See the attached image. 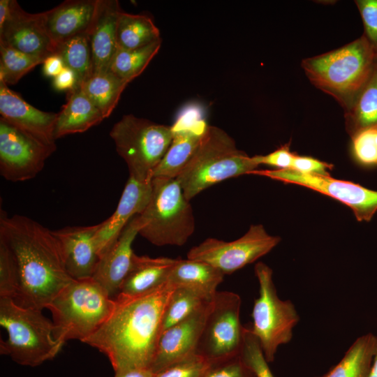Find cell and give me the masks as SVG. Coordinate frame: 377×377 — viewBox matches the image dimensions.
Instances as JSON below:
<instances>
[{
  "label": "cell",
  "instance_id": "e575fe53",
  "mask_svg": "<svg viewBox=\"0 0 377 377\" xmlns=\"http://www.w3.org/2000/svg\"><path fill=\"white\" fill-rule=\"evenodd\" d=\"M20 286L15 260L8 246L0 240V297L13 300Z\"/></svg>",
  "mask_w": 377,
  "mask_h": 377
},
{
  "label": "cell",
  "instance_id": "7a4b0ae2",
  "mask_svg": "<svg viewBox=\"0 0 377 377\" xmlns=\"http://www.w3.org/2000/svg\"><path fill=\"white\" fill-rule=\"evenodd\" d=\"M0 240L17 263L20 286L13 300L18 305L43 310L73 279L66 269L52 230L32 219L0 211Z\"/></svg>",
  "mask_w": 377,
  "mask_h": 377
},
{
  "label": "cell",
  "instance_id": "2e32d148",
  "mask_svg": "<svg viewBox=\"0 0 377 377\" xmlns=\"http://www.w3.org/2000/svg\"><path fill=\"white\" fill-rule=\"evenodd\" d=\"M1 118L43 145L57 149L54 128L57 113L40 110L0 82Z\"/></svg>",
  "mask_w": 377,
  "mask_h": 377
},
{
  "label": "cell",
  "instance_id": "ac0fdd59",
  "mask_svg": "<svg viewBox=\"0 0 377 377\" xmlns=\"http://www.w3.org/2000/svg\"><path fill=\"white\" fill-rule=\"evenodd\" d=\"M100 226L101 223L52 230L59 242L67 272L72 279L92 277L99 260L94 237Z\"/></svg>",
  "mask_w": 377,
  "mask_h": 377
},
{
  "label": "cell",
  "instance_id": "484cf974",
  "mask_svg": "<svg viewBox=\"0 0 377 377\" xmlns=\"http://www.w3.org/2000/svg\"><path fill=\"white\" fill-rule=\"evenodd\" d=\"M376 353L377 336L363 334L353 343L336 366L318 377H369Z\"/></svg>",
  "mask_w": 377,
  "mask_h": 377
},
{
  "label": "cell",
  "instance_id": "9c48e42d",
  "mask_svg": "<svg viewBox=\"0 0 377 377\" xmlns=\"http://www.w3.org/2000/svg\"><path fill=\"white\" fill-rule=\"evenodd\" d=\"M254 269L259 283V296L254 301L251 330L269 363L274 362L278 348L290 341L300 316L290 300L279 297L272 269L262 262L256 263Z\"/></svg>",
  "mask_w": 377,
  "mask_h": 377
},
{
  "label": "cell",
  "instance_id": "f546056e",
  "mask_svg": "<svg viewBox=\"0 0 377 377\" xmlns=\"http://www.w3.org/2000/svg\"><path fill=\"white\" fill-rule=\"evenodd\" d=\"M55 54L62 59L64 66L71 69L77 78L79 87L93 74L91 45L88 34L73 36L57 45Z\"/></svg>",
  "mask_w": 377,
  "mask_h": 377
},
{
  "label": "cell",
  "instance_id": "5b68a950",
  "mask_svg": "<svg viewBox=\"0 0 377 377\" xmlns=\"http://www.w3.org/2000/svg\"><path fill=\"white\" fill-rule=\"evenodd\" d=\"M114 299L92 277L73 279L49 303L55 339L82 342L94 333L112 313Z\"/></svg>",
  "mask_w": 377,
  "mask_h": 377
},
{
  "label": "cell",
  "instance_id": "8d00e7d4",
  "mask_svg": "<svg viewBox=\"0 0 377 377\" xmlns=\"http://www.w3.org/2000/svg\"><path fill=\"white\" fill-rule=\"evenodd\" d=\"M352 140L357 161L364 165L377 166V128L363 131Z\"/></svg>",
  "mask_w": 377,
  "mask_h": 377
},
{
  "label": "cell",
  "instance_id": "bcb514c9",
  "mask_svg": "<svg viewBox=\"0 0 377 377\" xmlns=\"http://www.w3.org/2000/svg\"><path fill=\"white\" fill-rule=\"evenodd\" d=\"M10 0L0 1V26H1L9 13Z\"/></svg>",
  "mask_w": 377,
  "mask_h": 377
},
{
  "label": "cell",
  "instance_id": "836d02e7",
  "mask_svg": "<svg viewBox=\"0 0 377 377\" xmlns=\"http://www.w3.org/2000/svg\"><path fill=\"white\" fill-rule=\"evenodd\" d=\"M239 356L256 377H274L260 342L251 327H245Z\"/></svg>",
  "mask_w": 377,
  "mask_h": 377
},
{
  "label": "cell",
  "instance_id": "d4e9b609",
  "mask_svg": "<svg viewBox=\"0 0 377 377\" xmlns=\"http://www.w3.org/2000/svg\"><path fill=\"white\" fill-rule=\"evenodd\" d=\"M224 274L207 263L196 260L178 259L168 279L175 287L186 286L196 289L212 300Z\"/></svg>",
  "mask_w": 377,
  "mask_h": 377
},
{
  "label": "cell",
  "instance_id": "d590c367",
  "mask_svg": "<svg viewBox=\"0 0 377 377\" xmlns=\"http://www.w3.org/2000/svg\"><path fill=\"white\" fill-rule=\"evenodd\" d=\"M212 363L195 353L154 374V377H202Z\"/></svg>",
  "mask_w": 377,
  "mask_h": 377
},
{
  "label": "cell",
  "instance_id": "ee69618b",
  "mask_svg": "<svg viewBox=\"0 0 377 377\" xmlns=\"http://www.w3.org/2000/svg\"><path fill=\"white\" fill-rule=\"evenodd\" d=\"M43 64V74L47 77H52L53 78L65 68L62 59L56 54L47 57Z\"/></svg>",
  "mask_w": 377,
  "mask_h": 377
},
{
  "label": "cell",
  "instance_id": "74e56055",
  "mask_svg": "<svg viewBox=\"0 0 377 377\" xmlns=\"http://www.w3.org/2000/svg\"><path fill=\"white\" fill-rule=\"evenodd\" d=\"M202 377H256L239 355L212 363Z\"/></svg>",
  "mask_w": 377,
  "mask_h": 377
},
{
  "label": "cell",
  "instance_id": "44dd1931",
  "mask_svg": "<svg viewBox=\"0 0 377 377\" xmlns=\"http://www.w3.org/2000/svg\"><path fill=\"white\" fill-rule=\"evenodd\" d=\"M121 9L117 0H99L89 33L93 73L107 72L117 49V26Z\"/></svg>",
  "mask_w": 377,
  "mask_h": 377
},
{
  "label": "cell",
  "instance_id": "d6986e66",
  "mask_svg": "<svg viewBox=\"0 0 377 377\" xmlns=\"http://www.w3.org/2000/svg\"><path fill=\"white\" fill-rule=\"evenodd\" d=\"M138 234L139 221L136 215L124 228L114 245L100 257L92 276L112 299L119 295L131 269L135 254L132 244Z\"/></svg>",
  "mask_w": 377,
  "mask_h": 377
},
{
  "label": "cell",
  "instance_id": "52a82bcc",
  "mask_svg": "<svg viewBox=\"0 0 377 377\" xmlns=\"http://www.w3.org/2000/svg\"><path fill=\"white\" fill-rule=\"evenodd\" d=\"M138 216L139 235L158 246H183L195 230L192 207L176 178L154 177L149 200Z\"/></svg>",
  "mask_w": 377,
  "mask_h": 377
},
{
  "label": "cell",
  "instance_id": "1f68e13d",
  "mask_svg": "<svg viewBox=\"0 0 377 377\" xmlns=\"http://www.w3.org/2000/svg\"><path fill=\"white\" fill-rule=\"evenodd\" d=\"M212 300L196 289L186 286L175 287L165 309L162 333Z\"/></svg>",
  "mask_w": 377,
  "mask_h": 377
},
{
  "label": "cell",
  "instance_id": "7c38bea8",
  "mask_svg": "<svg viewBox=\"0 0 377 377\" xmlns=\"http://www.w3.org/2000/svg\"><path fill=\"white\" fill-rule=\"evenodd\" d=\"M258 175L284 183L295 184L332 197L352 209L358 221H369L377 212V191L330 175L306 174L290 169L254 170Z\"/></svg>",
  "mask_w": 377,
  "mask_h": 377
},
{
  "label": "cell",
  "instance_id": "f1b7e54d",
  "mask_svg": "<svg viewBox=\"0 0 377 377\" xmlns=\"http://www.w3.org/2000/svg\"><path fill=\"white\" fill-rule=\"evenodd\" d=\"M128 82L110 71L93 73L79 87L108 118L115 108Z\"/></svg>",
  "mask_w": 377,
  "mask_h": 377
},
{
  "label": "cell",
  "instance_id": "4fadbf2b",
  "mask_svg": "<svg viewBox=\"0 0 377 377\" xmlns=\"http://www.w3.org/2000/svg\"><path fill=\"white\" fill-rule=\"evenodd\" d=\"M54 151L0 118V174L5 179L34 178Z\"/></svg>",
  "mask_w": 377,
  "mask_h": 377
},
{
  "label": "cell",
  "instance_id": "9a60e30c",
  "mask_svg": "<svg viewBox=\"0 0 377 377\" xmlns=\"http://www.w3.org/2000/svg\"><path fill=\"white\" fill-rule=\"evenodd\" d=\"M212 304L213 300L207 302L186 318L161 334L150 367L154 374L196 353Z\"/></svg>",
  "mask_w": 377,
  "mask_h": 377
},
{
  "label": "cell",
  "instance_id": "603a6c76",
  "mask_svg": "<svg viewBox=\"0 0 377 377\" xmlns=\"http://www.w3.org/2000/svg\"><path fill=\"white\" fill-rule=\"evenodd\" d=\"M105 119L101 112L80 87L68 91L66 103L57 113L55 140L83 133Z\"/></svg>",
  "mask_w": 377,
  "mask_h": 377
},
{
  "label": "cell",
  "instance_id": "f35d334b",
  "mask_svg": "<svg viewBox=\"0 0 377 377\" xmlns=\"http://www.w3.org/2000/svg\"><path fill=\"white\" fill-rule=\"evenodd\" d=\"M364 28V35L377 52V0H357Z\"/></svg>",
  "mask_w": 377,
  "mask_h": 377
},
{
  "label": "cell",
  "instance_id": "8992f818",
  "mask_svg": "<svg viewBox=\"0 0 377 377\" xmlns=\"http://www.w3.org/2000/svg\"><path fill=\"white\" fill-rule=\"evenodd\" d=\"M42 311L0 297V325L8 334L0 341L1 355L21 365L36 367L59 353L64 344L55 339L52 320Z\"/></svg>",
  "mask_w": 377,
  "mask_h": 377
},
{
  "label": "cell",
  "instance_id": "30bf717a",
  "mask_svg": "<svg viewBox=\"0 0 377 377\" xmlns=\"http://www.w3.org/2000/svg\"><path fill=\"white\" fill-rule=\"evenodd\" d=\"M241 298L230 291L216 293L196 353L212 364L239 355L245 327L240 322Z\"/></svg>",
  "mask_w": 377,
  "mask_h": 377
},
{
  "label": "cell",
  "instance_id": "8fae6325",
  "mask_svg": "<svg viewBox=\"0 0 377 377\" xmlns=\"http://www.w3.org/2000/svg\"><path fill=\"white\" fill-rule=\"evenodd\" d=\"M280 240L269 235L263 226L252 225L242 237L232 242L206 239L189 250L187 258L207 263L224 275L230 274L269 253Z\"/></svg>",
  "mask_w": 377,
  "mask_h": 377
},
{
  "label": "cell",
  "instance_id": "277c9868",
  "mask_svg": "<svg viewBox=\"0 0 377 377\" xmlns=\"http://www.w3.org/2000/svg\"><path fill=\"white\" fill-rule=\"evenodd\" d=\"M258 165L223 129L208 126L190 160L176 179L190 201L202 191L229 178L249 175Z\"/></svg>",
  "mask_w": 377,
  "mask_h": 377
},
{
  "label": "cell",
  "instance_id": "cb8c5ba5",
  "mask_svg": "<svg viewBox=\"0 0 377 377\" xmlns=\"http://www.w3.org/2000/svg\"><path fill=\"white\" fill-rule=\"evenodd\" d=\"M209 125L205 120L186 129L173 132L172 142L154 171V177L176 178L191 158Z\"/></svg>",
  "mask_w": 377,
  "mask_h": 377
},
{
  "label": "cell",
  "instance_id": "ffe728a7",
  "mask_svg": "<svg viewBox=\"0 0 377 377\" xmlns=\"http://www.w3.org/2000/svg\"><path fill=\"white\" fill-rule=\"evenodd\" d=\"M98 3L99 0H67L42 13L47 31L56 49L58 45L73 36L89 34Z\"/></svg>",
  "mask_w": 377,
  "mask_h": 377
},
{
  "label": "cell",
  "instance_id": "ba28073f",
  "mask_svg": "<svg viewBox=\"0 0 377 377\" xmlns=\"http://www.w3.org/2000/svg\"><path fill=\"white\" fill-rule=\"evenodd\" d=\"M118 154L124 160L129 177L140 182L152 180L153 173L168 151L174 133L170 126L133 114H125L110 131Z\"/></svg>",
  "mask_w": 377,
  "mask_h": 377
},
{
  "label": "cell",
  "instance_id": "d6a6232c",
  "mask_svg": "<svg viewBox=\"0 0 377 377\" xmlns=\"http://www.w3.org/2000/svg\"><path fill=\"white\" fill-rule=\"evenodd\" d=\"M44 60L0 41V82L7 85L14 84L35 66L43 64Z\"/></svg>",
  "mask_w": 377,
  "mask_h": 377
},
{
  "label": "cell",
  "instance_id": "60d3db41",
  "mask_svg": "<svg viewBox=\"0 0 377 377\" xmlns=\"http://www.w3.org/2000/svg\"><path fill=\"white\" fill-rule=\"evenodd\" d=\"M332 164L309 156H302L295 154L290 170L306 174L330 175L327 170Z\"/></svg>",
  "mask_w": 377,
  "mask_h": 377
},
{
  "label": "cell",
  "instance_id": "7dc6e473",
  "mask_svg": "<svg viewBox=\"0 0 377 377\" xmlns=\"http://www.w3.org/2000/svg\"><path fill=\"white\" fill-rule=\"evenodd\" d=\"M369 377H377V353L374 357Z\"/></svg>",
  "mask_w": 377,
  "mask_h": 377
},
{
  "label": "cell",
  "instance_id": "ab89813d",
  "mask_svg": "<svg viewBox=\"0 0 377 377\" xmlns=\"http://www.w3.org/2000/svg\"><path fill=\"white\" fill-rule=\"evenodd\" d=\"M294 155L290 150V144L287 143L267 155L252 156V159L258 165L265 164L279 169H290Z\"/></svg>",
  "mask_w": 377,
  "mask_h": 377
},
{
  "label": "cell",
  "instance_id": "5bb4252c",
  "mask_svg": "<svg viewBox=\"0 0 377 377\" xmlns=\"http://www.w3.org/2000/svg\"><path fill=\"white\" fill-rule=\"evenodd\" d=\"M0 41L44 59L56 51L47 31L43 13H29L15 0H10L8 15L0 26Z\"/></svg>",
  "mask_w": 377,
  "mask_h": 377
},
{
  "label": "cell",
  "instance_id": "b9f144b4",
  "mask_svg": "<svg viewBox=\"0 0 377 377\" xmlns=\"http://www.w3.org/2000/svg\"><path fill=\"white\" fill-rule=\"evenodd\" d=\"M205 120L202 108L196 103L186 105L180 111L172 127V132L193 127Z\"/></svg>",
  "mask_w": 377,
  "mask_h": 377
},
{
  "label": "cell",
  "instance_id": "f6af8a7d",
  "mask_svg": "<svg viewBox=\"0 0 377 377\" xmlns=\"http://www.w3.org/2000/svg\"><path fill=\"white\" fill-rule=\"evenodd\" d=\"M114 377H154L149 369H132L115 373Z\"/></svg>",
  "mask_w": 377,
  "mask_h": 377
},
{
  "label": "cell",
  "instance_id": "4316f807",
  "mask_svg": "<svg viewBox=\"0 0 377 377\" xmlns=\"http://www.w3.org/2000/svg\"><path fill=\"white\" fill-rule=\"evenodd\" d=\"M345 119L352 138L363 131L377 128V60L367 84L346 111Z\"/></svg>",
  "mask_w": 377,
  "mask_h": 377
},
{
  "label": "cell",
  "instance_id": "4dcf8cb0",
  "mask_svg": "<svg viewBox=\"0 0 377 377\" xmlns=\"http://www.w3.org/2000/svg\"><path fill=\"white\" fill-rule=\"evenodd\" d=\"M161 45V40H159L138 49L117 48L109 71L129 83L144 71Z\"/></svg>",
  "mask_w": 377,
  "mask_h": 377
},
{
  "label": "cell",
  "instance_id": "6da1fadb",
  "mask_svg": "<svg viewBox=\"0 0 377 377\" xmlns=\"http://www.w3.org/2000/svg\"><path fill=\"white\" fill-rule=\"evenodd\" d=\"M175 288L167 281L138 295L119 294L109 317L82 342L105 354L114 373L150 369L162 334L165 309Z\"/></svg>",
  "mask_w": 377,
  "mask_h": 377
},
{
  "label": "cell",
  "instance_id": "7402d4cb",
  "mask_svg": "<svg viewBox=\"0 0 377 377\" xmlns=\"http://www.w3.org/2000/svg\"><path fill=\"white\" fill-rule=\"evenodd\" d=\"M178 259L133 256L131 269L119 294L134 296L151 291L168 281Z\"/></svg>",
  "mask_w": 377,
  "mask_h": 377
},
{
  "label": "cell",
  "instance_id": "7bdbcfd3",
  "mask_svg": "<svg viewBox=\"0 0 377 377\" xmlns=\"http://www.w3.org/2000/svg\"><path fill=\"white\" fill-rule=\"evenodd\" d=\"M52 84L59 91H71L77 85V78L71 69L65 67L63 71L53 78Z\"/></svg>",
  "mask_w": 377,
  "mask_h": 377
},
{
  "label": "cell",
  "instance_id": "83f0119b",
  "mask_svg": "<svg viewBox=\"0 0 377 377\" xmlns=\"http://www.w3.org/2000/svg\"><path fill=\"white\" fill-rule=\"evenodd\" d=\"M161 40L159 29L145 15H134L121 11L117 26V48L133 50Z\"/></svg>",
  "mask_w": 377,
  "mask_h": 377
},
{
  "label": "cell",
  "instance_id": "3957f363",
  "mask_svg": "<svg viewBox=\"0 0 377 377\" xmlns=\"http://www.w3.org/2000/svg\"><path fill=\"white\" fill-rule=\"evenodd\" d=\"M377 52L363 34L336 50L303 59L301 66L316 88L347 111L367 84Z\"/></svg>",
  "mask_w": 377,
  "mask_h": 377
},
{
  "label": "cell",
  "instance_id": "e0dca14e",
  "mask_svg": "<svg viewBox=\"0 0 377 377\" xmlns=\"http://www.w3.org/2000/svg\"><path fill=\"white\" fill-rule=\"evenodd\" d=\"M151 191V181L143 183L128 177L114 212L101 223L95 235L94 242L99 258L114 245L128 222L143 212L149 200Z\"/></svg>",
  "mask_w": 377,
  "mask_h": 377
}]
</instances>
